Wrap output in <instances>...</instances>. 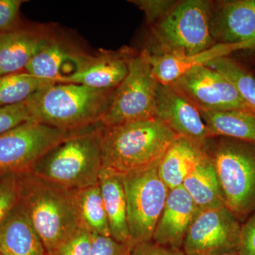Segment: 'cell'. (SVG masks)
I'll list each match as a JSON object with an SVG mask.
<instances>
[{"label": "cell", "instance_id": "8d00e7d4", "mask_svg": "<svg viewBox=\"0 0 255 255\" xmlns=\"http://www.w3.org/2000/svg\"><path fill=\"white\" fill-rule=\"evenodd\" d=\"M0 255H1V253H0Z\"/></svg>", "mask_w": 255, "mask_h": 255}, {"label": "cell", "instance_id": "d4e9b609", "mask_svg": "<svg viewBox=\"0 0 255 255\" xmlns=\"http://www.w3.org/2000/svg\"><path fill=\"white\" fill-rule=\"evenodd\" d=\"M55 82L26 71L0 76V107L22 103L43 87Z\"/></svg>", "mask_w": 255, "mask_h": 255}, {"label": "cell", "instance_id": "f546056e", "mask_svg": "<svg viewBox=\"0 0 255 255\" xmlns=\"http://www.w3.org/2000/svg\"><path fill=\"white\" fill-rule=\"evenodd\" d=\"M23 0H0V33L14 29L23 24L21 8Z\"/></svg>", "mask_w": 255, "mask_h": 255}, {"label": "cell", "instance_id": "f1b7e54d", "mask_svg": "<svg viewBox=\"0 0 255 255\" xmlns=\"http://www.w3.org/2000/svg\"><path fill=\"white\" fill-rule=\"evenodd\" d=\"M29 121L33 120L26 102L0 107V134Z\"/></svg>", "mask_w": 255, "mask_h": 255}, {"label": "cell", "instance_id": "6da1fadb", "mask_svg": "<svg viewBox=\"0 0 255 255\" xmlns=\"http://www.w3.org/2000/svg\"><path fill=\"white\" fill-rule=\"evenodd\" d=\"M178 137L157 118L103 127L102 169L124 175L152 168Z\"/></svg>", "mask_w": 255, "mask_h": 255}, {"label": "cell", "instance_id": "ffe728a7", "mask_svg": "<svg viewBox=\"0 0 255 255\" xmlns=\"http://www.w3.org/2000/svg\"><path fill=\"white\" fill-rule=\"evenodd\" d=\"M99 184L108 219L111 237L119 243L131 246L128 228L127 198L123 175L111 169L103 168L99 177Z\"/></svg>", "mask_w": 255, "mask_h": 255}, {"label": "cell", "instance_id": "e0dca14e", "mask_svg": "<svg viewBox=\"0 0 255 255\" xmlns=\"http://www.w3.org/2000/svg\"><path fill=\"white\" fill-rule=\"evenodd\" d=\"M199 211L182 186L171 189L154 231L152 241L162 246L182 249L188 231Z\"/></svg>", "mask_w": 255, "mask_h": 255}, {"label": "cell", "instance_id": "d6a6232c", "mask_svg": "<svg viewBox=\"0 0 255 255\" xmlns=\"http://www.w3.org/2000/svg\"><path fill=\"white\" fill-rule=\"evenodd\" d=\"M129 255H186L182 249L162 246L153 241L142 242L132 247Z\"/></svg>", "mask_w": 255, "mask_h": 255}, {"label": "cell", "instance_id": "83f0119b", "mask_svg": "<svg viewBox=\"0 0 255 255\" xmlns=\"http://www.w3.org/2000/svg\"><path fill=\"white\" fill-rule=\"evenodd\" d=\"M92 234L78 228L52 255H90Z\"/></svg>", "mask_w": 255, "mask_h": 255}, {"label": "cell", "instance_id": "52a82bcc", "mask_svg": "<svg viewBox=\"0 0 255 255\" xmlns=\"http://www.w3.org/2000/svg\"><path fill=\"white\" fill-rule=\"evenodd\" d=\"M158 85L148 51L143 48L134 52L129 60L128 73L116 89L101 123L109 127L155 118Z\"/></svg>", "mask_w": 255, "mask_h": 255}, {"label": "cell", "instance_id": "7a4b0ae2", "mask_svg": "<svg viewBox=\"0 0 255 255\" xmlns=\"http://www.w3.org/2000/svg\"><path fill=\"white\" fill-rule=\"evenodd\" d=\"M115 90L73 83H53L26 101L33 121L68 131L101 123Z\"/></svg>", "mask_w": 255, "mask_h": 255}, {"label": "cell", "instance_id": "ba28073f", "mask_svg": "<svg viewBox=\"0 0 255 255\" xmlns=\"http://www.w3.org/2000/svg\"><path fill=\"white\" fill-rule=\"evenodd\" d=\"M127 223L132 247L152 241L169 189L158 173V165L123 175Z\"/></svg>", "mask_w": 255, "mask_h": 255}, {"label": "cell", "instance_id": "8992f818", "mask_svg": "<svg viewBox=\"0 0 255 255\" xmlns=\"http://www.w3.org/2000/svg\"><path fill=\"white\" fill-rule=\"evenodd\" d=\"M212 1L180 0L157 22L150 26L151 55L190 56L216 45L211 36Z\"/></svg>", "mask_w": 255, "mask_h": 255}, {"label": "cell", "instance_id": "4316f807", "mask_svg": "<svg viewBox=\"0 0 255 255\" xmlns=\"http://www.w3.org/2000/svg\"><path fill=\"white\" fill-rule=\"evenodd\" d=\"M18 195V174H6L0 182V226L17 204Z\"/></svg>", "mask_w": 255, "mask_h": 255}, {"label": "cell", "instance_id": "277c9868", "mask_svg": "<svg viewBox=\"0 0 255 255\" xmlns=\"http://www.w3.org/2000/svg\"><path fill=\"white\" fill-rule=\"evenodd\" d=\"M103 127L100 123L73 132L42 156L30 172L70 189L98 184Z\"/></svg>", "mask_w": 255, "mask_h": 255}, {"label": "cell", "instance_id": "7c38bea8", "mask_svg": "<svg viewBox=\"0 0 255 255\" xmlns=\"http://www.w3.org/2000/svg\"><path fill=\"white\" fill-rule=\"evenodd\" d=\"M135 50L127 47L117 50L100 49L87 53L75 73L57 83H73L99 89L115 90L128 73V63Z\"/></svg>", "mask_w": 255, "mask_h": 255}, {"label": "cell", "instance_id": "8fae6325", "mask_svg": "<svg viewBox=\"0 0 255 255\" xmlns=\"http://www.w3.org/2000/svg\"><path fill=\"white\" fill-rule=\"evenodd\" d=\"M171 85L199 110L252 111L232 82L207 65L191 69Z\"/></svg>", "mask_w": 255, "mask_h": 255}, {"label": "cell", "instance_id": "d590c367", "mask_svg": "<svg viewBox=\"0 0 255 255\" xmlns=\"http://www.w3.org/2000/svg\"><path fill=\"white\" fill-rule=\"evenodd\" d=\"M222 255H241L239 254V253H228V254H225Z\"/></svg>", "mask_w": 255, "mask_h": 255}, {"label": "cell", "instance_id": "4fadbf2b", "mask_svg": "<svg viewBox=\"0 0 255 255\" xmlns=\"http://www.w3.org/2000/svg\"><path fill=\"white\" fill-rule=\"evenodd\" d=\"M56 31V26L52 23H23L0 33V76L25 71L33 57Z\"/></svg>", "mask_w": 255, "mask_h": 255}, {"label": "cell", "instance_id": "1f68e13d", "mask_svg": "<svg viewBox=\"0 0 255 255\" xmlns=\"http://www.w3.org/2000/svg\"><path fill=\"white\" fill-rule=\"evenodd\" d=\"M175 1L169 0H131L130 2L136 5L143 11L150 26L160 19L171 9Z\"/></svg>", "mask_w": 255, "mask_h": 255}, {"label": "cell", "instance_id": "5b68a950", "mask_svg": "<svg viewBox=\"0 0 255 255\" xmlns=\"http://www.w3.org/2000/svg\"><path fill=\"white\" fill-rule=\"evenodd\" d=\"M225 205L242 223L255 212V142L209 137L203 143Z\"/></svg>", "mask_w": 255, "mask_h": 255}, {"label": "cell", "instance_id": "7402d4cb", "mask_svg": "<svg viewBox=\"0 0 255 255\" xmlns=\"http://www.w3.org/2000/svg\"><path fill=\"white\" fill-rule=\"evenodd\" d=\"M209 137L255 142V113L250 110H199Z\"/></svg>", "mask_w": 255, "mask_h": 255}, {"label": "cell", "instance_id": "e575fe53", "mask_svg": "<svg viewBox=\"0 0 255 255\" xmlns=\"http://www.w3.org/2000/svg\"><path fill=\"white\" fill-rule=\"evenodd\" d=\"M6 174L4 173V172H0V182H1V179L4 178V176L6 175Z\"/></svg>", "mask_w": 255, "mask_h": 255}, {"label": "cell", "instance_id": "3957f363", "mask_svg": "<svg viewBox=\"0 0 255 255\" xmlns=\"http://www.w3.org/2000/svg\"><path fill=\"white\" fill-rule=\"evenodd\" d=\"M18 204L52 255L78 229L73 190L32 174H18Z\"/></svg>", "mask_w": 255, "mask_h": 255}, {"label": "cell", "instance_id": "2e32d148", "mask_svg": "<svg viewBox=\"0 0 255 255\" xmlns=\"http://www.w3.org/2000/svg\"><path fill=\"white\" fill-rule=\"evenodd\" d=\"M87 53L57 30L31 60L25 71L57 83L76 71Z\"/></svg>", "mask_w": 255, "mask_h": 255}, {"label": "cell", "instance_id": "d6986e66", "mask_svg": "<svg viewBox=\"0 0 255 255\" xmlns=\"http://www.w3.org/2000/svg\"><path fill=\"white\" fill-rule=\"evenodd\" d=\"M0 253L1 255H46L41 238L18 201L0 226Z\"/></svg>", "mask_w": 255, "mask_h": 255}, {"label": "cell", "instance_id": "603a6c76", "mask_svg": "<svg viewBox=\"0 0 255 255\" xmlns=\"http://www.w3.org/2000/svg\"><path fill=\"white\" fill-rule=\"evenodd\" d=\"M73 205L78 228L91 234L111 236L99 183L74 189Z\"/></svg>", "mask_w": 255, "mask_h": 255}, {"label": "cell", "instance_id": "4dcf8cb0", "mask_svg": "<svg viewBox=\"0 0 255 255\" xmlns=\"http://www.w3.org/2000/svg\"><path fill=\"white\" fill-rule=\"evenodd\" d=\"M132 246L119 243L111 236L92 234L90 255H129Z\"/></svg>", "mask_w": 255, "mask_h": 255}, {"label": "cell", "instance_id": "9a60e30c", "mask_svg": "<svg viewBox=\"0 0 255 255\" xmlns=\"http://www.w3.org/2000/svg\"><path fill=\"white\" fill-rule=\"evenodd\" d=\"M155 118L178 135L203 144L209 137L200 112L173 85L159 83Z\"/></svg>", "mask_w": 255, "mask_h": 255}, {"label": "cell", "instance_id": "cb8c5ba5", "mask_svg": "<svg viewBox=\"0 0 255 255\" xmlns=\"http://www.w3.org/2000/svg\"><path fill=\"white\" fill-rule=\"evenodd\" d=\"M182 187L199 210L225 205L217 176L206 153L184 179Z\"/></svg>", "mask_w": 255, "mask_h": 255}, {"label": "cell", "instance_id": "484cf974", "mask_svg": "<svg viewBox=\"0 0 255 255\" xmlns=\"http://www.w3.org/2000/svg\"><path fill=\"white\" fill-rule=\"evenodd\" d=\"M206 65L232 82L247 105L255 113V75L251 70L231 55L212 60Z\"/></svg>", "mask_w": 255, "mask_h": 255}, {"label": "cell", "instance_id": "30bf717a", "mask_svg": "<svg viewBox=\"0 0 255 255\" xmlns=\"http://www.w3.org/2000/svg\"><path fill=\"white\" fill-rule=\"evenodd\" d=\"M242 223L226 205L199 210L183 244L186 255L238 253Z\"/></svg>", "mask_w": 255, "mask_h": 255}, {"label": "cell", "instance_id": "ac0fdd59", "mask_svg": "<svg viewBox=\"0 0 255 255\" xmlns=\"http://www.w3.org/2000/svg\"><path fill=\"white\" fill-rule=\"evenodd\" d=\"M255 50V43L241 44H216L209 49L190 56L151 55L150 61L156 80L162 85H169L191 69L206 65L212 60L230 56L242 50Z\"/></svg>", "mask_w": 255, "mask_h": 255}, {"label": "cell", "instance_id": "5bb4252c", "mask_svg": "<svg viewBox=\"0 0 255 255\" xmlns=\"http://www.w3.org/2000/svg\"><path fill=\"white\" fill-rule=\"evenodd\" d=\"M210 28L216 44L255 43V0L212 1Z\"/></svg>", "mask_w": 255, "mask_h": 255}, {"label": "cell", "instance_id": "44dd1931", "mask_svg": "<svg viewBox=\"0 0 255 255\" xmlns=\"http://www.w3.org/2000/svg\"><path fill=\"white\" fill-rule=\"evenodd\" d=\"M203 144L179 136L158 164V173L169 190L182 187L184 179L204 157Z\"/></svg>", "mask_w": 255, "mask_h": 255}, {"label": "cell", "instance_id": "836d02e7", "mask_svg": "<svg viewBox=\"0 0 255 255\" xmlns=\"http://www.w3.org/2000/svg\"><path fill=\"white\" fill-rule=\"evenodd\" d=\"M239 254L255 255V212L242 223Z\"/></svg>", "mask_w": 255, "mask_h": 255}, {"label": "cell", "instance_id": "9c48e42d", "mask_svg": "<svg viewBox=\"0 0 255 255\" xmlns=\"http://www.w3.org/2000/svg\"><path fill=\"white\" fill-rule=\"evenodd\" d=\"M73 132L29 121L0 134V172H30L42 156Z\"/></svg>", "mask_w": 255, "mask_h": 255}]
</instances>
